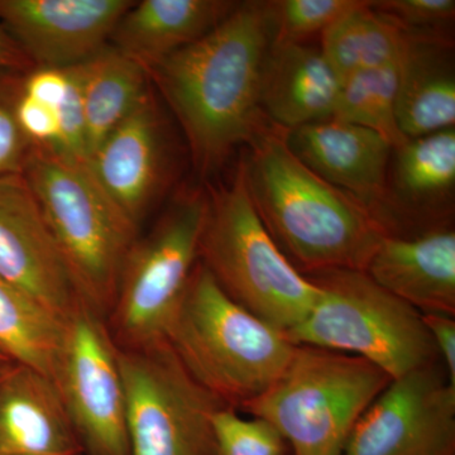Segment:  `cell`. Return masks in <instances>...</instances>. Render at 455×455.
<instances>
[{
  "label": "cell",
  "instance_id": "cell-1",
  "mask_svg": "<svg viewBox=\"0 0 455 455\" xmlns=\"http://www.w3.org/2000/svg\"><path fill=\"white\" fill-rule=\"evenodd\" d=\"M272 44L268 2L238 3L208 35L149 71L181 125L200 178L220 170L236 147L268 124L260 84Z\"/></svg>",
  "mask_w": 455,
  "mask_h": 455
},
{
  "label": "cell",
  "instance_id": "cell-2",
  "mask_svg": "<svg viewBox=\"0 0 455 455\" xmlns=\"http://www.w3.org/2000/svg\"><path fill=\"white\" fill-rule=\"evenodd\" d=\"M245 184L263 226L301 275L329 269L364 271L385 235L355 197L319 178L269 122L248 143Z\"/></svg>",
  "mask_w": 455,
  "mask_h": 455
},
{
  "label": "cell",
  "instance_id": "cell-3",
  "mask_svg": "<svg viewBox=\"0 0 455 455\" xmlns=\"http://www.w3.org/2000/svg\"><path fill=\"white\" fill-rule=\"evenodd\" d=\"M188 374L228 407H243L277 381L296 346L233 301L202 263L164 337Z\"/></svg>",
  "mask_w": 455,
  "mask_h": 455
},
{
  "label": "cell",
  "instance_id": "cell-4",
  "mask_svg": "<svg viewBox=\"0 0 455 455\" xmlns=\"http://www.w3.org/2000/svg\"><path fill=\"white\" fill-rule=\"evenodd\" d=\"M64 254L80 299L109 315L139 228L108 197L86 163L35 145L22 172Z\"/></svg>",
  "mask_w": 455,
  "mask_h": 455
},
{
  "label": "cell",
  "instance_id": "cell-5",
  "mask_svg": "<svg viewBox=\"0 0 455 455\" xmlns=\"http://www.w3.org/2000/svg\"><path fill=\"white\" fill-rule=\"evenodd\" d=\"M206 190L200 263L233 301L287 333L313 309L319 289L268 235L248 193L241 161L228 184Z\"/></svg>",
  "mask_w": 455,
  "mask_h": 455
},
{
  "label": "cell",
  "instance_id": "cell-6",
  "mask_svg": "<svg viewBox=\"0 0 455 455\" xmlns=\"http://www.w3.org/2000/svg\"><path fill=\"white\" fill-rule=\"evenodd\" d=\"M305 277L320 293L307 317L286 333L295 346L355 355L391 379L440 361L423 314L366 272L329 269Z\"/></svg>",
  "mask_w": 455,
  "mask_h": 455
},
{
  "label": "cell",
  "instance_id": "cell-7",
  "mask_svg": "<svg viewBox=\"0 0 455 455\" xmlns=\"http://www.w3.org/2000/svg\"><path fill=\"white\" fill-rule=\"evenodd\" d=\"M390 382L355 355L296 346L277 381L242 409L274 425L293 455H344L353 427Z\"/></svg>",
  "mask_w": 455,
  "mask_h": 455
},
{
  "label": "cell",
  "instance_id": "cell-8",
  "mask_svg": "<svg viewBox=\"0 0 455 455\" xmlns=\"http://www.w3.org/2000/svg\"><path fill=\"white\" fill-rule=\"evenodd\" d=\"M206 212L208 190H182L152 232L134 243L108 315L119 348H146L166 340L171 317L199 262Z\"/></svg>",
  "mask_w": 455,
  "mask_h": 455
},
{
  "label": "cell",
  "instance_id": "cell-9",
  "mask_svg": "<svg viewBox=\"0 0 455 455\" xmlns=\"http://www.w3.org/2000/svg\"><path fill=\"white\" fill-rule=\"evenodd\" d=\"M131 455H217L212 416L228 407L188 374L166 340L116 347Z\"/></svg>",
  "mask_w": 455,
  "mask_h": 455
},
{
  "label": "cell",
  "instance_id": "cell-10",
  "mask_svg": "<svg viewBox=\"0 0 455 455\" xmlns=\"http://www.w3.org/2000/svg\"><path fill=\"white\" fill-rule=\"evenodd\" d=\"M53 382L86 453L131 455L116 344L104 317L84 301L66 319Z\"/></svg>",
  "mask_w": 455,
  "mask_h": 455
},
{
  "label": "cell",
  "instance_id": "cell-11",
  "mask_svg": "<svg viewBox=\"0 0 455 455\" xmlns=\"http://www.w3.org/2000/svg\"><path fill=\"white\" fill-rule=\"evenodd\" d=\"M344 455H455V386L442 361L391 379L353 427Z\"/></svg>",
  "mask_w": 455,
  "mask_h": 455
},
{
  "label": "cell",
  "instance_id": "cell-12",
  "mask_svg": "<svg viewBox=\"0 0 455 455\" xmlns=\"http://www.w3.org/2000/svg\"><path fill=\"white\" fill-rule=\"evenodd\" d=\"M0 278L64 320L83 301L22 175L0 176Z\"/></svg>",
  "mask_w": 455,
  "mask_h": 455
},
{
  "label": "cell",
  "instance_id": "cell-13",
  "mask_svg": "<svg viewBox=\"0 0 455 455\" xmlns=\"http://www.w3.org/2000/svg\"><path fill=\"white\" fill-rule=\"evenodd\" d=\"M287 143L319 178L362 204L386 236H395L390 200L394 148L387 140L368 128L331 118L287 131Z\"/></svg>",
  "mask_w": 455,
  "mask_h": 455
},
{
  "label": "cell",
  "instance_id": "cell-14",
  "mask_svg": "<svg viewBox=\"0 0 455 455\" xmlns=\"http://www.w3.org/2000/svg\"><path fill=\"white\" fill-rule=\"evenodd\" d=\"M134 4L130 0H0V26L38 68H68L97 55Z\"/></svg>",
  "mask_w": 455,
  "mask_h": 455
},
{
  "label": "cell",
  "instance_id": "cell-15",
  "mask_svg": "<svg viewBox=\"0 0 455 455\" xmlns=\"http://www.w3.org/2000/svg\"><path fill=\"white\" fill-rule=\"evenodd\" d=\"M164 119L152 92L86 161L99 187L137 228L166 180Z\"/></svg>",
  "mask_w": 455,
  "mask_h": 455
},
{
  "label": "cell",
  "instance_id": "cell-16",
  "mask_svg": "<svg viewBox=\"0 0 455 455\" xmlns=\"http://www.w3.org/2000/svg\"><path fill=\"white\" fill-rule=\"evenodd\" d=\"M364 272L386 291L421 314L455 315V232L383 236Z\"/></svg>",
  "mask_w": 455,
  "mask_h": 455
},
{
  "label": "cell",
  "instance_id": "cell-17",
  "mask_svg": "<svg viewBox=\"0 0 455 455\" xmlns=\"http://www.w3.org/2000/svg\"><path fill=\"white\" fill-rule=\"evenodd\" d=\"M80 448L55 382L9 364L0 374V455H77Z\"/></svg>",
  "mask_w": 455,
  "mask_h": 455
},
{
  "label": "cell",
  "instance_id": "cell-18",
  "mask_svg": "<svg viewBox=\"0 0 455 455\" xmlns=\"http://www.w3.org/2000/svg\"><path fill=\"white\" fill-rule=\"evenodd\" d=\"M392 155L396 236L451 227L444 218L455 188V128L409 140Z\"/></svg>",
  "mask_w": 455,
  "mask_h": 455
},
{
  "label": "cell",
  "instance_id": "cell-19",
  "mask_svg": "<svg viewBox=\"0 0 455 455\" xmlns=\"http://www.w3.org/2000/svg\"><path fill=\"white\" fill-rule=\"evenodd\" d=\"M340 79L319 47L272 44L263 68L260 108L286 131L333 118Z\"/></svg>",
  "mask_w": 455,
  "mask_h": 455
},
{
  "label": "cell",
  "instance_id": "cell-20",
  "mask_svg": "<svg viewBox=\"0 0 455 455\" xmlns=\"http://www.w3.org/2000/svg\"><path fill=\"white\" fill-rule=\"evenodd\" d=\"M239 2L229 0H143L134 2L112 33L116 50L147 73L220 25Z\"/></svg>",
  "mask_w": 455,
  "mask_h": 455
},
{
  "label": "cell",
  "instance_id": "cell-21",
  "mask_svg": "<svg viewBox=\"0 0 455 455\" xmlns=\"http://www.w3.org/2000/svg\"><path fill=\"white\" fill-rule=\"evenodd\" d=\"M453 44L443 35L412 33L401 60L396 116L407 140L455 125Z\"/></svg>",
  "mask_w": 455,
  "mask_h": 455
},
{
  "label": "cell",
  "instance_id": "cell-22",
  "mask_svg": "<svg viewBox=\"0 0 455 455\" xmlns=\"http://www.w3.org/2000/svg\"><path fill=\"white\" fill-rule=\"evenodd\" d=\"M74 66L82 92L89 158L152 92L151 79L145 68L113 46Z\"/></svg>",
  "mask_w": 455,
  "mask_h": 455
},
{
  "label": "cell",
  "instance_id": "cell-23",
  "mask_svg": "<svg viewBox=\"0 0 455 455\" xmlns=\"http://www.w3.org/2000/svg\"><path fill=\"white\" fill-rule=\"evenodd\" d=\"M320 36L319 49L340 80L400 61L412 38L411 32L362 0Z\"/></svg>",
  "mask_w": 455,
  "mask_h": 455
},
{
  "label": "cell",
  "instance_id": "cell-24",
  "mask_svg": "<svg viewBox=\"0 0 455 455\" xmlns=\"http://www.w3.org/2000/svg\"><path fill=\"white\" fill-rule=\"evenodd\" d=\"M65 335L66 320L0 278V352L53 381Z\"/></svg>",
  "mask_w": 455,
  "mask_h": 455
},
{
  "label": "cell",
  "instance_id": "cell-25",
  "mask_svg": "<svg viewBox=\"0 0 455 455\" xmlns=\"http://www.w3.org/2000/svg\"><path fill=\"white\" fill-rule=\"evenodd\" d=\"M401 60L341 79L333 116L376 132L394 149L409 140L398 127L396 116Z\"/></svg>",
  "mask_w": 455,
  "mask_h": 455
},
{
  "label": "cell",
  "instance_id": "cell-26",
  "mask_svg": "<svg viewBox=\"0 0 455 455\" xmlns=\"http://www.w3.org/2000/svg\"><path fill=\"white\" fill-rule=\"evenodd\" d=\"M361 0H275L268 2L274 44H299L325 31Z\"/></svg>",
  "mask_w": 455,
  "mask_h": 455
},
{
  "label": "cell",
  "instance_id": "cell-27",
  "mask_svg": "<svg viewBox=\"0 0 455 455\" xmlns=\"http://www.w3.org/2000/svg\"><path fill=\"white\" fill-rule=\"evenodd\" d=\"M217 455H286V440L260 418H241L232 407L212 416Z\"/></svg>",
  "mask_w": 455,
  "mask_h": 455
},
{
  "label": "cell",
  "instance_id": "cell-28",
  "mask_svg": "<svg viewBox=\"0 0 455 455\" xmlns=\"http://www.w3.org/2000/svg\"><path fill=\"white\" fill-rule=\"evenodd\" d=\"M20 90L22 82L0 79V176L22 175L33 146L17 121L16 104Z\"/></svg>",
  "mask_w": 455,
  "mask_h": 455
},
{
  "label": "cell",
  "instance_id": "cell-29",
  "mask_svg": "<svg viewBox=\"0 0 455 455\" xmlns=\"http://www.w3.org/2000/svg\"><path fill=\"white\" fill-rule=\"evenodd\" d=\"M371 7L406 29L423 35H442L440 28L455 17L454 0H381Z\"/></svg>",
  "mask_w": 455,
  "mask_h": 455
},
{
  "label": "cell",
  "instance_id": "cell-30",
  "mask_svg": "<svg viewBox=\"0 0 455 455\" xmlns=\"http://www.w3.org/2000/svg\"><path fill=\"white\" fill-rule=\"evenodd\" d=\"M70 79L68 94L59 109L60 137L55 149L57 154L70 160L86 163L85 121H84L82 92H80L79 76L75 66L66 68Z\"/></svg>",
  "mask_w": 455,
  "mask_h": 455
},
{
  "label": "cell",
  "instance_id": "cell-31",
  "mask_svg": "<svg viewBox=\"0 0 455 455\" xmlns=\"http://www.w3.org/2000/svg\"><path fill=\"white\" fill-rule=\"evenodd\" d=\"M18 124L35 145L56 146L60 137V116L56 107L47 106L20 90L16 104Z\"/></svg>",
  "mask_w": 455,
  "mask_h": 455
},
{
  "label": "cell",
  "instance_id": "cell-32",
  "mask_svg": "<svg viewBox=\"0 0 455 455\" xmlns=\"http://www.w3.org/2000/svg\"><path fill=\"white\" fill-rule=\"evenodd\" d=\"M68 85L66 68H42L23 79L22 92L47 106L59 108L65 100Z\"/></svg>",
  "mask_w": 455,
  "mask_h": 455
},
{
  "label": "cell",
  "instance_id": "cell-33",
  "mask_svg": "<svg viewBox=\"0 0 455 455\" xmlns=\"http://www.w3.org/2000/svg\"><path fill=\"white\" fill-rule=\"evenodd\" d=\"M425 325L444 364L449 381L455 386V320L439 314H423Z\"/></svg>",
  "mask_w": 455,
  "mask_h": 455
},
{
  "label": "cell",
  "instance_id": "cell-34",
  "mask_svg": "<svg viewBox=\"0 0 455 455\" xmlns=\"http://www.w3.org/2000/svg\"><path fill=\"white\" fill-rule=\"evenodd\" d=\"M31 64L25 53L12 40L11 36L0 26V73L17 70Z\"/></svg>",
  "mask_w": 455,
  "mask_h": 455
},
{
  "label": "cell",
  "instance_id": "cell-35",
  "mask_svg": "<svg viewBox=\"0 0 455 455\" xmlns=\"http://www.w3.org/2000/svg\"><path fill=\"white\" fill-rule=\"evenodd\" d=\"M11 363H13V362H12L4 353L0 352V374H2L3 371H4Z\"/></svg>",
  "mask_w": 455,
  "mask_h": 455
}]
</instances>
